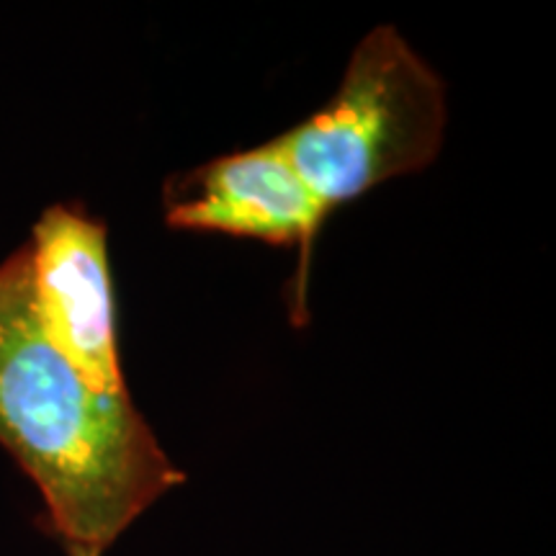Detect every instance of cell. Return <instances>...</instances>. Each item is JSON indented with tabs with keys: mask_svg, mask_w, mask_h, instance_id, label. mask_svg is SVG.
Wrapping results in <instances>:
<instances>
[{
	"mask_svg": "<svg viewBox=\"0 0 556 556\" xmlns=\"http://www.w3.org/2000/svg\"><path fill=\"white\" fill-rule=\"evenodd\" d=\"M446 131V86L392 26L368 31L336 96L274 137L325 214L428 168Z\"/></svg>",
	"mask_w": 556,
	"mask_h": 556,
	"instance_id": "cell-2",
	"label": "cell"
},
{
	"mask_svg": "<svg viewBox=\"0 0 556 556\" xmlns=\"http://www.w3.org/2000/svg\"><path fill=\"white\" fill-rule=\"evenodd\" d=\"M26 248L41 332L90 389L127 394L106 225L75 204H54Z\"/></svg>",
	"mask_w": 556,
	"mask_h": 556,
	"instance_id": "cell-3",
	"label": "cell"
},
{
	"mask_svg": "<svg viewBox=\"0 0 556 556\" xmlns=\"http://www.w3.org/2000/svg\"><path fill=\"white\" fill-rule=\"evenodd\" d=\"M0 446L67 548L103 554L186 479L129 394L90 389L41 332L26 245L0 263Z\"/></svg>",
	"mask_w": 556,
	"mask_h": 556,
	"instance_id": "cell-1",
	"label": "cell"
},
{
	"mask_svg": "<svg viewBox=\"0 0 556 556\" xmlns=\"http://www.w3.org/2000/svg\"><path fill=\"white\" fill-rule=\"evenodd\" d=\"M325 219V208L299 178L276 139L261 148L208 160L186 176L170 178L165 189V222L170 227L302 250L294 299L296 323L307 317V266Z\"/></svg>",
	"mask_w": 556,
	"mask_h": 556,
	"instance_id": "cell-4",
	"label": "cell"
},
{
	"mask_svg": "<svg viewBox=\"0 0 556 556\" xmlns=\"http://www.w3.org/2000/svg\"><path fill=\"white\" fill-rule=\"evenodd\" d=\"M67 554L70 556H101V552H93V548H80V546H70Z\"/></svg>",
	"mask_w": 556,
	"mask_h": 556,
	"instance_id": "cell-5",
	"label": "cell"
}]
</instances>
